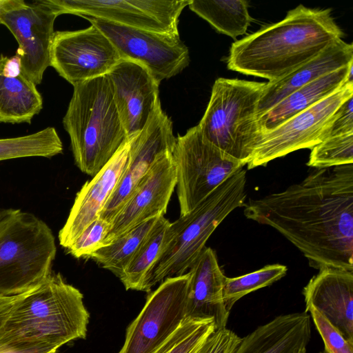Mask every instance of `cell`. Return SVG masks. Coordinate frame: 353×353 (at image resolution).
<instances>
[{
	"instance_id": "9a60e30c",
	"label": "cell",
	"mask_w": 353,
	"mask_h": 353,
	"mask_svg": "<svg viewBox=\"0 0 353 353\" xmlns=\"http://www.w3.org/2000/svg\"><path fill=\"white\" fill-rule=\"evenodd\" d=\"M128 139L130 149L126 167L99 215L110 223L128 202L155 159L161 153L172 150L176 140L172 122L162 110L160 101L143 130Z\"/></svg>"
},
{
	"instance_id": "ac0fdd59",
	"label": "cell",
	"mask_w": 353,
	"mask_h": 353,
	"mask_svg": "<svg viewBox=\"0 0 353 353\" xmlns=\"http://www.w3.org/2000/svg\"><path fill=\"white\" fill-rule=\"evenodd\" d=\"M128 139L108 163L77 192L68 219L59 230V244L65 250L96 219L115 190L126 167Z\"/></svg>"
},
{
	"instance_id": "9c48e42d",
	"label": "cell",
	"mask_w": 353,
	"mask_h": 353,
	"mask_svg": "<svg viewBox=\"0 0 353 353\" xmlns=\"http://www.w3.org/2000/svg\"><path fill=\"white\" fill-rule=\"evenodd\" d=\"M190 272L165 279L126 330L118 353H156L185 318Z\"/></svg>"
},
{
	"instance_id": "1f68e13d",
	"label": "cell",
	"mask_w": 353,
	"mask_h": 353,
	"mask_svg": "<svg viewBox=\"0 0 353 353\" xmlns=\"http://www.w3.org/2000/svg\"><path fill=\"white\" fill-rule=\"evenodd\" d=\"M110 228V222L98 217L83 230L66 250L75 258H88L90 254L103 247L104 240Z\"/></svg>"
},
{
	"instance_id": "5bb4252c",
	"label": "cell",
	"mask_w": 353,
	"mask_h": 353,
	"mask_svg": "<svg viewBox=\"0 0 353 353\" xmlns=\"http://www.w3.org/2000/svg\"><path fill=\"white\" fill-rule=\"evenodd\" d=\"M121 60L111 41L94 25L54 32L50 66L73 86L106 75Z\"/></svg>"
},
{
	"instance_id": "8d00e7d4",
	"label": "cell",
	"mask_w": 353,
	"mask_h": 353,
	"mask_svg": "<svg viewBox=\"0 0 353 353\" xmlns=\"http://www.w3.org/2000/svg\"><path fill=\"white\" fill-rule=\"evenodd\" d=\"M0 353H32V352H20V351H15V350H2V351H0Z\"/></svg>"
},
{
	"instance_id": "7402d4cb",
	"label": "cell",
	"mask_w": 353,
	"mask_h": 353,
	"mask_svg": "<svg viewBox=\"0 0 353 353\" xmlns=\"http://www.w3.org/2000/svg\"><path fill=\"white\" fill-rule=\"evenodd\" d=\"M310 338L308 313L281 314L241 338L234 353H294L307 348Z\"/></svg>"
},
{
	"instance_id": "8fae6325",
	"label": "cell",
	"mask_w": 353,
	"mask_h": 353,
	"mask_svg": "<svg viewBox=\"0 0 353 353\" xmlns=\"http://www.w3.org/2000/svg\"><path fill=\"white\" fill-rule=\"evenodd\" d=\"M57 16L72 14L158 33L177 34L191 0H43Z\"/></svg>"
},
{
	"instance_id": "cb8c5ba5",
	"label": "cell",
	"mask_w": 353,
	"mask_h": 353,
	"mask_svg": "<svg viewBox=\"0 0 353 353\" xmlns=\"http://www.w3.org/2000/svg\"><path fill=\"white\" fill-rule=\"evenodd\" d=\"M353 82V62L295 90L259 119L261 134L270 131Z\"/></svg>"
},
{
	"instance_id": "44dd1931",
	"label": "cell",
	"mask_w": 353,
	"mask_h": 353,
	"mask_svg": "<svg viewBox=\"0 0 353 353\" xmlns=\"http://www.w3.org/2000/svg\"><path fill=\"white\" fill-rule=\"evenodd\" d=\"M352 62V44L339 39L282 79L268 81L258 105V119L295 90Z\"/></svg>"
},
{
	"instance_id": "7c38bea8",
	"label": "cell",
	"mask_w": 353,
	"mask_h": 353,
	"mask_svg": "<svg viewBox=\"0 0 353 353\" xmlns=\"http://www.w3.org/2000/svg\"><path fill=\"white\" fill-rule=\"evenodd\" d=\"M83 17L108 37L122 59L143 65L159 84L179 74L190 63L189 50L179 34L158 33L99 18Z\"/></svg>"
},
{
	"instance_id": "484cf974",
	"label": "cell",
	"mask_w": 353,
	"mask_h": 353,
	"mask_svg": "<svg viewBox=\"0 0 353 353\" xmlns=\"http://www.w3.org/2000/svg\"><path fill=\"white\" fill-rule=\"evenodd\" d=\"M170 221L161 216L139 250L119 278L125 290L150 292L151 272L167 239Z\"/></svg>"
},
{
	"instance_id": "e0dca14e",
	"label": "cell",
	"mask_w": 353,
	"mask_h": 353,
	"mask_svg": "<svg viewBox=\"0 0 353 353\" xmlns=\"http://www.w3.org/2000/svg\"><path fill=\"white\" fill-rule=\"evenodd\" d=\"M128 137L146 125L158 102L159 83L143 65L122 59L106 74Z\"/></svg>"
},
{
	"instance_id": "60d3db41",
	"label": "cell",
	"mask_w": 353,
	"mask_h": 353,
	"mask_svg": "<svg viewBox=\"0 0 353 353\" xmlns=\"http://www.w3.org/2000/svg\"><path fill=\"white\" fill-rule=\"evenodd\" d=\"M202 349H203V348H202ZM201 351H202V350H201ZM201 352H200V353H201Z\"/></svg>"
},
{
	"instance_id": "f546056e",
	"label": "cell",
	"mask_w": 353,
	"mask_h": 353,
	"mask_svg": "<svg viewBox=\"0 0 353 353\" xmlns=\"http://www.w3.org/2000/svg\"><path fill=\"white\" fill-rule=\"evenodd\" d=\"M216 330L212 318L185 317L156 353H200L208 339Z\"/></svg>"
},
{
	"instance_id": "52a82bcc",
	"label": "cell",
	"mask_w": 353,
	"mask_h": 353,
	"mask_svg": "<svg viewBox=\"0 0 353 353\" xmlns=\"http://www.w3.org/2000/svg\"><path fill=\"white\" fill-rule=\"evenodd\" d=\"M265 85L239 79H217L197 125L205 139L245 165L251 161L261 134L257 109Z\"/></svg>"
},
{
	"instance_id": "2e32d148",
	"label": "cell",
	"mask_w": 353,
	"mask_h": 353,
	"mask_svg": "<svg viewBox=\"0 0 353 353\" xmlns=\"http://www.w3.org/2000/svg\"><path fill=\"white\" fill-rule=\"evenodd\" d=\"M176 172L172 151L161 153L111 221L103 246L141 223L164 216L176 188Z\"/></svg>"
},
{
	"instance_id": "5b68a950",
	"label": "cell",
	"mask_w": 353,
	"mask_h": 353,
	"mask_svg": "<svg viewBox=\"0 0 353 353\" xmlns=\"http://www.w3.org/2000/svg\"><path fill=\"white\" fill-rule=\"evenodd\" d=\"M246 171L234 173L194 210L170 223L163 250L151 272L150 290L165 279L188 272L219 225L247 197Z\"/></svg>"
},
{
	"instance_id": "6da1fadb",
	"label": "cell",
	"mask_w": 353,
	"mask_h": 353,
	"mask_svg": "<svg viewBox=\"0 0 353 353\" xmlns=\"http://www.w3.org/2000/svg\"><path fill=\"white\" fill-rule=\"evenodd\" d=\"M243 207L248 219L277 230L310 267L353 271V163L316 169Z\"/></svg>"
},
{
	"instance_id": "3957f363",
	"label": "cell",
	"mask_w": 353,
	"mask_h": 353,
	"mask_svg": "<svg viewBox=\"0 0 353 353\" xmlns=\"http://www.w3.org/2000/svg\"><path fill=\"white\" fill-rule=\"evenodd\" d=\"M90 314L83 294L52 273L24 293L0 329V351L48 353L87 335Z\"/></svg>"
},
{
	"instance_id": "4316f807",
	"label": "cell",
	"mask_w": 353,
	"mask_h": 353,
	"mask_svg": "<svg viewBox=\"0 0 353 353\" xmlns=\"http://www.w3.org/2000/svg\"><path fill=\"white\" fill-rule=\"evenodd\" d=\"M160 217H154L141 223L111 243L97 250L88 258L119 278Z\"/></svg>"
},
{
	"instance_id": "4fadbf2b",
	"label": "cell",
	"mask_w": 353,
	"mask_h": 353,
	"mask_svg": "<svg viewBox=\"0 0 353 353\" xmlns=\"http://www.w3.org/2000/svg\"><path fill=\"white\" fill-rule=\"evenodd\" d=\"M58 16L43 0H2L0 24L6 26L17 40V54L24 75L36 85L50 66V48Z\"/></svg>"
},
{
	"instance_id": "e575fe53",
	"label": "cell",
	"mask_w": 353,
	"mask_h": 353,
	"mask_svg": "<svg viewBox=\"0 0 353 353\" xmlns=\"http://www.w3.org/2000/svg\"><path fill=\"white\" fill-rule=\"evenodd\" d=\"M353 132V97L345 100L335 112L327 137Z\"/></svg>"
},
{
	"instance_id": "8992f818",
	"label": "cell",
	"mask_w": 353,
	"mask_h": 353,
	"mask_svg": "<svg viewBox=\"0 0 353 353\" xmlns=\"http://www.w3.org/2000/svg\"><path fill=\"white\" fill-rule=\"evenodd\" d=\"M57 253L50 227L20 209H0V296H14L40 285L52 272Z\"/></svg>"
},
{
	"instance_id": "603a6c76",
	"label": "cell",
	"mask_w": 353,
	"mask_h": 353,
	"mask_svg": "<svg viewBox=\"0 0 353 353\" xmlns=\"http://www.w3.org/2000/svg\"><path fill=\"white\" fill-rule=\"evenodd\" d=\"M42 108V97L23 73L19 57L0 54V123H30Z\"/></svg>"
},
{
	"instance_id": "836d02e7",
	"label": "cell",
	"mask_w": 353,
	"mask_h": 353,
	"mask_svg": "<svg viewBox=\"0 0 353 353\" xmlns=\"http://www.w3.org/2000/svg\"><path fill=\"white\" fill-rule=\"evenodd\" d=\"M241 339L226 327L216 329L208 339L201 353H234Z\"/></svg>"
},
{
	"instance_id": "277c9868",
	"label": "cell",
	"mask_w": 353,
	"mask_h": 353,
	"mask_svg": "<svg viewBox=\"0 0 353 353\" xmlns=\"http://www.w3.org/2000/svg\"><path fill=\"white\" fill-rule=\"evenodd\" d=\"M73 88L63 125L70 137L75 165L93 177L128 137L106 75Z\"/></svg>"
},
{
	"instance_id": "ffe728a7",
	"label": "cell",
	"mask_w": 353,
	"mask_h": 353,
	"mask_svg": "<svg viewBox=\"0 0 353 353\" xmlns=\"http://www.w3.org/2000/svg\"><path fill=\"white\" fill-rule=\"evenodd\" d=\"M189 272L185 317L212 318L216 329L225 327L230 314L223 299L226 276L219 265L215 252L205 247Z\"/></svg>"
},
{
	"instance_id": "d6a6232c",
	"label": "cell",
	"mask_w": 353,
	"mask_h": 353,
	"mask_svg": "<svg viewBox=\"0 0 353 353\" xmlns=\"http://www.w3.org/2000/svg\"><path fill=\"white\" fill-rule=\"evenodd\" d=\"M321 335L326 353H353V342L347 340L322 314L312 305L305 307Z\"/></svg>"
},
{
	"instance_id": "f1b7e54d",
	"label": "cell",
	"mask_w": 353,
	"mask_h": 353,
	"mask_svg": "<svg viewBox=\"0 0 353 353\" xmlns=\"http://www.w3.org/2000/svg\"><path fill=\"white\" fill-rule=\"evenodd\" d=\"M288 268L281 264L267 265L259 270L236 277H225L223 299L225 306L230 312L235 303L244 296L269 286L287 274Z\"/></svg>"
},
{
	"instance_id": "d6986e66",
	"label": "cell",
	"mask_w": 353,
	"mask_h": 353,
	"mask_svg": "<svg viewBox=\"0 0 353 353\" xmlns=\"http://www.w3.org/2000/svg\"><path fill=\"white\" fill-rule=\"evenodd\" d=\"M303 294L305 307H315L353 342V271L323 268L304 287Z\"/></svg>"
},
{
	"instance_id": "f35d334b",
	"label": "cell",
	"mask_w": 353,
	"mask_h": 353,
	"mask_svg": "<svg viewBox=\"0 0 353 353\" xmlns=\"http://www.w3.org/2000/svg\"><path fill=\"white\" fill-rule=\"evenodd\" d=\"M319 353H326V352H319Z\"/></svg>"
},
{
	"instance_id": "d590c367",
	"label": "cell",
	"mask_w": 353,
	"mask_h": 353,
	"mask_svg": "<svg viewBox=\"0 0 353 353\" xmlns=\"http://www.w3.org/2000/svg\"><path fill=\"white\" fill-rule=\"evenodd\" d=\"M23 294L14 296H0V329L10 315L13 307Z\"/></svg>"
},
{
	"instance_id": "4dcf8cb0",
	"label": "cell",
	"mask_w": 353,
	"mask_h": 353,
	"mask_svg": "<svg viewBox=\"0 0 353 353\" xmlns=\"http://www.w3.org/2000/svg\"><path fill=\"white\" fill-rule=\"evenodd\" d=\"M353 163V132L326 138L311 149L307 165L316 169Z\"/></svg>"
},
{
	"instance_id": "ab89813d",
	"label": "cell",
	"mask_w": 353,
	"mask_h": 353,
	"mask_svg": "<svg viewBox=\"0 0 353 353\" xmlns=\"http://www.w3.org/2000/svg\"><path fill=\"white\" fill-rule=\"evenodd\" d=\"M1 2V0H0V3Z\"/></svg>"
},
{
	"instance_id": "7a4b0ae2",
	"label": "cell",
	"mask_w": 353,
	"mask_h": 353,
	"mask_svg": "<svg viewBox=\"0 0 353 353\" xmlns=\"http://www.w3.org/2000/svg\"><path fill=\"white\" fill-rule=\"evenodd\" d=\"M344 34L330 8L299 5L281 21L235 41L228 68L245 75L279 80L310 61Z\"/></svg>"
},
{
	"instance_id": "d4e9b609",
	"label": "cell",
	"mask_w": 353,
	"mask_h": 353,
	"mask_svg": "<svg viewBox=\"0 0 353 353\" xmlns=\"http://www.w3.org/2000/svg\"><path fill=\"white\" fill-rule=\"evenodd\" d=\"M189 8L219 32L236 40L254 21L245 0H191Z\"/></svg>"
},
{
	"instance_id": "74e56055",
	"label": "cell",
	"mask_w": 353,
	"mask_h": 353,
	"mask_svg": "<svg viewBox=\"0 0 353 353\" xmlns=\"http://www.w3.org/2000/svg\"><path fill=\"white\" fill-rule=\"evenodd\" d=\"M306 352H307L306 348H301V349L297 350L296 352H295L294 353H306Z\"/></svg>"
},
{
	"instance_id": "30bf717a",
	"label": "cell",
	"mask_w": 353,
	"mask_h": 353,
	"mask_svg": "<svg viewBox=\"0 0 353 353\" xmlns=\"http://www.w3.org/2000/svg\"><path fill=\"white\" fill-rule=\"evenodd\" d=\"M353 97V82L347 81L338 90L274 129L263 132L257 142L248 170L292 152L310 148L327 137L328 129L340 105Z\"/></svg>"
},
{
	"instance_id": "ba28073f",
	"label": "cell",
	"mask_w": 353,
	"mask_h": 353,
	"mask_svg": "<svg viewBox=\"0 0 353 353\" xmlns=\"http://www.w3.org/2000/svg\"><path fill=\"white\" fill-rule=\"evenodd\" d=\"M172 157L180 216L194 210L245 165L205 139L198 125L176 137Z\"/></svg>"
},
{
	"instance_id": "83f0119b",
	"label": "cell",
	"mask_w": 353,
	"mask_h": 353,
	"mask_svg": "<svg viewBox=\"0 0 353 353\" xmlns=\"http://www.w3.org/2000/svg\"><path fill=\"white\" fill-rule=\"evenodd\" d=\"M63 149L55 128L47 127L28 135L0 139V161L33 157L51 158L62 153Z\"/></svg>"
}]
</instances>
